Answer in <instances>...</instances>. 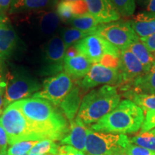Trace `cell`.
<instances>
[{
  "instance_id": "30",
  "label": "cell",
  "mask_w": 155,
  "mask_h": 155,
  "mask_svg": "<svg viewBox=\"0 0 155 155\" xmlns=\"http://www.w3.org/2000/svg\"><path fill=\"white\" fill-rule=\"evenodd\" d=\"M55 12L61 19V20L65 21V22H66V21L68 22L70 19L74 17L71 2L61 0L56 6Z\"/></svg>"
},
{
  "instance_id": "32",
  "label": "cell",
  "mask_w": 155,
  "mask_h": 155,
  "mask_svg": "<svg viewBox=\"0 0 155 155\" xmlns=\"http://www.w3.org/2000/svg\"><path fill=\"white\" fill-rule=\"evenodd\" d=\"M126 155H155V152L129 142L125 148Z\"/></svg>"
},
{
  "instance_id": "20",
  "label": "cell",
  "mask_w": 155,
  "mask_h": 155,
  "mask_svg": "<svg viewBox=\"0 0 155 155\" xmlns=\"http://www.w3.org/2000/svg\"><path fill=\"white\" fill-rule=\"evenodd\" d=\"M81 88L79 86H73L71 92L60 104L64 116L69 122L75 119L81 104Z\"/></svg>"
},
{
  "instance_id": "38",
  "label": "cell",
  "mask_w": 155,
  "mask_h": 155,
  "mask_svg": "<svg viewBox=\"0 0 155 155\" xmlns=\"http://www.w3.org/2000/svg\"><path fill=\"white\" fill-rule=\"evenodd\" d=\"M12 0H0V16L5 17L9 12Z\"/></svg>"
},
{
  "instance_id": "18",
  "label": "cell",
  "mask_w": 155,
  "mask_h": 155,
  "mask_svg": "<svg viewBox=\"0 0 155 155\" xmlns=\"http://www.w3.org/2000/svg\"><path fill=\"white\" fill-rule=\"evenodd\" d=\"M92 63L81 54L72 58H65L63 69L71 78L81 80L89 72Z\"/></svg>"
},
{
  "instance_id": "4",
  "label": "cell",
  "mask_w": 155,
  "mask_h": 155,
  "mask_svg": "<svg viewBox=\"0 0 155 155\" xmlns=\"http://www.w3.org/2000/svg\"><path fill=\"white\" fill-rule=\"evenodd\" d=\"M0 124L6 131L10 145L19 141H42L45 138L25 117L18 106L12 103L0 116Z\"/></svg>"
},
{
  "instance_id": "33",
  "label": "cell",
  "mask_w": 155,
  "mask_h": 155,
  "mask_svg": "<svg viewBox=\"0 0 155 155\" xmlns=\"http://www.w3.org/2000/svg\"><path fill=\"white\" fill-rule=\"evenodd\" d=\"M144 123L141 128V132L149 131L155 128V111H149L145 114Z\"/></svg>"
},
{
  "instance_id": "1",
  "label": "cell",
  "mask_w": 155,
  "mask_h": 155,
  "mask_svg": "<svg viewBox=\"0 0 155 155\" xmlns=\"http://www.w3.org/2000/svg\"><path fill=\"white\" fill-rule=\"evenodd\" d=\"M45 139L61 141L69 131L65 117L48 101L28 98L14 102Z\"/></svg>"
},
{
  "instance_id": "13",
  "label": "cell",
  "mask_w": 155,
  "mask_h": 155,
  "mask_svg": "<svg viewBox=\"0 0 155 155\" xmlns=\"http://www.w3.org/2000/svg\"><path fill=\"white\" fill-rule=\"evenodd\" d=\"M34 31L40 38L50 39L57 31L61 19L55 11L45 9L33 12Z\"/></svg>"
},
{
  "instance_id": "2",
  "label": "cell",
  "mask_w": 155,
  "mask_h": 155,
  "mask_svg": "<svg viewBox=\"0 0 155 155\" xmlns=\"http://www.w3.org/2000/svg\"><path fill=\"white\" fill-rule=\"evenodd\" d=\"M144 111L129 99L122 100L113 111L106 114L90 129L96 131L111 134H132L142 127Z\"/></svg>"
},
{
  "instance_id": "31",
  "label": "cell",
  "mask_w": 155,
  "mask_h": 155,
  "mask_svg": "<svg viewBox=\"0 0 155 155\" xmlns=\"http://www.w3.org/2000/svg\"><path fill=\"white\" fill-rule=\"evenodd\" d=\"M7 67L5 62L0 60V116L5 110L4 106V96H5L6 86H7Z\"/></svg>"
},
{
  "instance_id": "42",
  "label": "cell",
  "mask_w": 155,
  "mask_h": 155,
  "mask_svg": "<svg viewBox=\"0 0 155 155\" xmlns=\"http://www.w3.org/2000/svg\"><path fill=\"white\" fill-rule=\"evenodd\" d=\"M0 155H7V152H0Z\"/></svg>"
},
{
  "instance_id": "8",
  "label": "cell",
  "mask_w": 155,
  "mask_h": 155,
  "mask_svg": "<svg viewBox=\"0 0 155 155\" xmlns=\"http://www.w3.org/2000/svg\"><path fill=\"white\" fill-rule=\"evenodd\" d=\"M67 49L59 35L55 34L49 39L42 48L39 73L53 76L63 72Z\"/></svg>"
},
{
  "instance_id": "10",
  "label": "cell",
  "mask_w": 155,
  "mask_h": 155,
  "mask_svg": "<svg viewBox=\"0 0 155 155\" xmlns=\"http://www.w3.org/2000/svg\"><path fill=\"white\" fill-rule=\"evenodd\" d=\"M42 87L41 90L35 93L32 98H42L55 106H59L72 90L73 82L66 73L62 72L45 79Z\"/></svg>"
},
{
  "instance_id": "27",
  "label": "cell",
  "mask_w": 155,
  "mask_h": 155,
  "mask_svg": "<svg viewBox=\"0 0 155 155\" xmlns=\"http://www.w3.org/2000/svg\"><path fill=\"white\" fill-rule=\"evenodd\" d=\"M129 142L155 152V135L150 131L141 132L129 139Z\"/></svg>"
},
{
  "instance_id": "14",
  "label": "cell",
  "mask_w": 155,
  "mask_h": 155,
  "mask_svg": "<svg viewBox=\"0 0 155 155\" xmlns=\"http://www.w3.org/2000/svg\"><path fill=\"white\" fill-rule=\"evenodd\" d=\"M118 68L121 74L122 84L132 83L136 78L147 73L141 63L129 48L120 51Z\"/></svg>"
},
{
  "instance_id": "19",
  "label": "cell",
  "mask_w": 155,
  "mask_h": 155,
  "mask_svg": "<svg viewBox=\"0 0 155 155\" xmlns=\"http://www.w3.org/2000/svg\"><path fill=\"white\" fill-rule=\"evenodd\" d=\"M129 22L139 38H147L155 33V12H140Z\"/></svg>"
},
{
  "instance_id": "6",
  "label": "cell",
  "mask_w": 155,
  "mask_h": 155,
  "mask_svg": "<svg viewBox=\"0 0 155 155\" xmlns=\"http://www.w3.org/2000/svg\"><path fill=\"white\" fill-rule=\"evenodd\" d=\"M78 53L82 55L92 63L117 68L120 50L113 45L98 35H91L82 39L73 45Z\"/></svg>"
},
{
  "instance_id": "28",
  "label": "cell",
  "mask_w": 155,
  "mask_h": 155,
  "mask_svg": "<svg viewBox=\"0 0 155 155\" xmlns=\"http://www.w3.org/2000/svg\"><path fill=\"white\" fill-rule=\"evenodd\" d=\"M116 11L123 17H131L136 9L135 0H111Z\"/></svg>"
},
{
  "instance_id": "16",
  "label": "cell",
  "mask_w": 155,
  "mask_h": 155,
  "mask_svg": "<svg viewBox=\"0 0 155 155\" xmlns=\"http://www.w3.org/2000/svg\"><path fill=\"white\" fill-rule=\"evenodd\" d=\"M88 128L76 117L70 121L69 131L67 135L61 140L63 145H69L77 150L86 152V142Z\"/></svg>"
},
{
  "instance_id": "45",
  "label": "cell",
  "mask_w": 155,
  "mask_h": 155,
  "mask_svg": "<svg viewBox=\"0 0 155 155\" xmlns=\"http://www.w3.org/2000/svg\"><path fill=\"white\" fill-rule=\"evenodd\" d=\"M45 155H53V154H45Z\"/></svg>"
},
{
  "instance_id": "15",
  "label": "cell",
  "mask_w": 155,
  "mask_h": 155,
  "mask_svg": "<svg viewBox=\"0 0 155 155\" xmlns=\"http://www.w3.org/2000/svg\"><path fill=\"white\" fill-rule=\"evenodd\" d=\"M88 12L99 24L118 21L120 15L116 11L111 0H84Z\"/></svg>"
},
{
  "instance_id": "35",
  "label": "cell",
  "mask_w": 155,
  "mask_h": 155,
  "mask_svg": "<svg viewBox=\"0 0 155 155\" xmlns=\"http://www.w3.org/2000/svg\"><path fill=\"white\" fill-rule=\"evenodd\" d=\"M57 155H87V154L69 145H63L58 148Z\"/></svg>"
},
{
  "instance_id": "41",
  "label": "cell",
  "mask_w": 155,
  "mask_h": 155,
  "mask_svg": "<svg viewBox=\"0 0 155 155\" xmlns=\"http://www.w3.org/2000/svg\"><path fill=\"white\" fill-rule=\"evenodd\" d=\"M150 132L152 133V134H153L155 135V128H154V129H152V130H150Z\"/></svg>"
},
{
  "instance_id": "3",
  "label": "cell",
  "mask_w": 155,
  "mask_h": 155,
  "mask_svg": "<svg viewBox=\"0 0 155 155\" xmlns=\"http://www.w3.org/2000/svg\"><path fill=\"white\" fill-rule=\"evenodd\" d=\"M120 101L121 96L116 87L103 86L85 95L76 118L85 125L94 124L113 111Z\"/></svg>"
},
{
  "instance_id": "17",
  "label": "cell",
  "mask_w": 155,
  "mask_h": 155,
  "mask_svg": "<svg viewBox=\"0 0 155 155\" xmlns=\"http://www.w3.org/2000/svg\"><path fill=\"white\" fill-rule=\"evenodd\" d=\"M59 2V0H12L9 14L33 12L50 9Z\"/></svg>"
},
{
  "instance_id": "34",
  "label": "cell",
  "mask_w": 155,
  "mask_h": 155,
  "mask_svg": "<svg viewBox=\"0 0 155 155\" xmlns=\"http://www.w3.org/2000/svg\"><path fill=\"white\" fill-rule=\"evenodd\" d=\"M72 9L74 17L79 16L88 13V8L84 0H77V1L71 2Z\"/></svg>"
},
{
  "instance_id": "37",
  "label": "cell",
  "mask_w": 155,
  "mask_h": 155,
  "mask_svg": "<svg viewBox=\"0 0 155 155\" xmlns=\"http://www.w3.org/2000/svg\"><path fill=\"white\" fill-rule=\"evenodd\" d=\"M139 40L144 44L149 51L155 52V33L144 38H139Z\"/></svg>"
},
{
  "instance_id": "47",
  "label": "cell",
  "mask_w": 155,
  "mask_h": 155,
  "mask_svg": "<svg viewBox=\"0 0 155 155\" xmlns=\"http://www.w3.org/2000/svg\"><path fill=\"white\" fill-rule=\"evenodd\" d=\"M0 19H1V16H0Z\"/></svg>"
},
{
  "instance_id": "11",
  "label": "cell",
  "mask_w": 155,
  "mask_h": 155,
  "mask_svg": "<svg viewBox=\"0 0 155 155\" xmlns=\"http://www.w3.org/2000/svg\"><path fill=\"white\" fill-rule=\"evenodd\" d=\"M123 83L119 68L109 67L101 63L92 64L89 72L77 82V85L84 90L101 86H119Z\"/></svg>"
},
{
  "instance_id": "9",
  "label": "cell",
  "mask_w": 155,
  "mask_h": 155,
  "mask_svg": "<svg viewBox=\"0 0 155 155\" xmlns=\"http://www.w3.org/2000/svg\"><path fill=\"white\" fill-rule=\"evenodd\" d=\"M94 35L102 37L120 51L128 49L131 44L139 40L129 21L99 24Z\"/></svg>"
},
{
  "instance_id": "12",
  "label": "cell",
  "mask_w": 155,
  "mask_h": 155,
  "mask_svg": "<svg viewBox=\"0 0 155 155\" xmlns=\"http://www.w3.org/2000/svg\"><path fill=\"white\" fill-rule=\"evenodd\" d=\"M22 49V42L7 16L0 19V60L7 61Z\"/></svg>"
},
{
  "instance_id": "36",
  "label": "cell",
  "mask_w": 155,
  "mask_h": 155,
  "mask_svg": "<svg viewBox=\"0 0 155 155\" xmlns=\"http://www.w3.org/2000/svg\"><path fill=\"white\" fill-rule=\"evenodd\" d=\"M8 137L5 129L0 124V152H7L8 146Z\"/></svg>"
},
{
  "instance_id": "22",
  "label": "cell",
  "mask_w": 155,
  "mask_h": 155,
  "mask_svg": "<svg viewBox=\"0 0 155 155\" xmlns=\"http://www.w3.org/2000/svg\"><path fill=\"white\" fill-rule=\"evenodd\" d=\"M136 94H155V67L149 73L139 76L132 82Z\"/></svg>"
},
{
  "instance_id": "40",
  "label": "cell",
  "mask_w": 155,
  "mask_h": 155,
  "mask_svg": "<svg viewBox=\"0 0 155 155\" xmlns=\"http://www.w3.org/2000/svg\"><path fill=\"white\" fill-rule=\"evenodd\" d=\"M114 155H126L125 152H119V153H116V154Z\"/></svg>"
},
{
  "instance_id": "24",
  "label": "cell",
  "mask_w": 155,
  "mask_h": 155,
  "mask_svg": "<svg viewBox=\"0 0 155 155\" xmlns=\"http://www.w3.org/2000/svg\"><path fill=\"white\" fill-rule=\"evenodd\" d=\"M59 36L61 37L67 48L73 46L78 42L86 37L91 35L86 32L78 30L74 28H63L59 31Z\"/></svg>"
},
{
  "instance_id": "44",
  "label": "cell",
  "mask_w": 155,
  "mask_h": 155,
  "mask_svg": "<svg viewBox=\"0 0 155 155\" xmlns=\"http://www.w3.org/2000/svg\"><path fill=\"white\" fill-rule=\"evenodd\" d=\"M23 155H28V154H23Z\"/></svg>"
},
{
  "instance_id": "43",
  "label": "cell",
  "mask_w": 155,
  "mask_h": 155,
  "mask_svg": "<svg viewBox=\"0 0 155 155\" xmlns=\"http://www.w3.org/2000/svg\"><path fill=\"white\" fill-rule=\"evenodd\" d=\"M64 1H68V2H74V1H77V0H64Z\"/></svg>"
},
{
  "instance_id": "5",
  "label": "cell",
  "mask_w": 155,
  "mask_h": 155,
  "mask_svg": "<svg viewBox=\"0 0 155 155\" xmlns=\"http://www.w3.org/2000/svg\"><path fill=\"white\" fill-rule=\"evenodd\" d=\"M42 88L38 79L21 67L7 68L4 106L5 109L12 103L33 96Z\"/></svg>"
},
{
  "instance_id": "46",
  "label": "cell",
  "mask_w": 155,
  "mask_h": 155,
  "mask_svg": "<svg viewBox=\"0 0 155 155\" xmlns=\"http://www.w3.org/2000/svg\"><path fill=\"white\" fill-rule=\"evenodd\" d=\"M87 155H91V154H87Z\"/></svg>"
},
{
  "instance_id": "23",
  "label": "cell",
  "mask_w": 155,
  "mask_h": 155,
  "mask_svg": "<svg viewBox=\"0 0 155 155\" xmlns=\"http://www.w3.org/2000/svg\"><path fill=\"white\" fill-rule=\"evenodd\" d=\"M68 22L74 28L89 35H94L99 25L98 21L89 12L79 16L73 17Z\"/></svg>"
},
{
  "instance_id": "21",
  "label": "cell",
  "mask_w": 155,
  "mask_h": 155,
  "mask_svg": "<svg viewBox=\"0 0 155 155\" xmlns=\"http://www.w3.org/2000/svg\"><path fill=\"white\" fill-rule=\"evenodd\" d=\"M129 49L141 63L146 73H149L155 67V57L140 40L131 44Z\"/></svg>"
},
{
  "instance_id": "25",
  "label": "cell",
  "mask_w": 155,
  "mask_h": 155,
  "mask_svg": "<svg viewBox=\"0 0 155 155\" xmlns=\"http://www.w3.org/2000/svg\"><path fill=\"white\" fill-rule=\"evenodd\" d=\"M59 146L54 141L50 139L39 141L32 150L28 153V155H57Z\"/></svg>"
},
{
  "instance_id": "26",
  "label": "cell",
  "mask_w": 155,
  "mask_h": 155,
  "mask_svg": "<svg viewBox=\"0 0 155 155\" xmlns=\"http://www.w3.org/2000/svg\"><path fill=\"white\" fill-rule=\"evenodd\" d=\"M131 100L140 107L145 114L155 111V94H144L131 93Z\"/></svg>"
},
{
  "instance_id": "39",
  "label": "cell",
  "mask_w": 155,
  "mask_h": 155,
  "mask_svg": "<svg viewBox=\"0 0 155 155\" xmlns=\"http://www.w3.org/2000/svg\"><path fill=\"white\" fill-rule=\"evenodd\" d=\"M139 5L145 7L147 12H155V0H137Z\"/></svg>"
},
{
  "instance_id": "29",
  "label": "cell",
  "mask_w": 155,
  "mask_h": 155,
  "mask_svg": "<svg viewBox=\"0 0 155 155\" xmlns=\"http://www.w3.org/2000/svg\"><path fill=\"white\" fill-rule=\"evenodd\" d=\"M39 141H19L12 144L7 150V155H23L28 154Z\"/></svg>"
},
{
  "instance_id": "7",
  "label": "cell",
  "mask_w": 155,
  "mask_h": 155,
  "mask_svg": "<svg viewBox=\"0 0 155 155\" xmlns=\"http://www.w3.org/2000/svg\"><path fill=\"white\" fill-rule=\"evenodd\" d=\"M129 139L126 134L104 133L88 128L86 153L91 155H114L124 152Z\"/></svg>"
}]
</instances>
